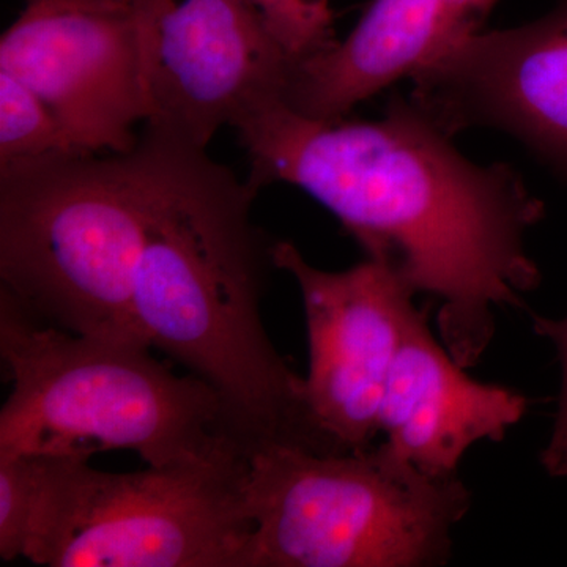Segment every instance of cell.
I'll list each match as a JSON object with an SVG mask.
<instances>
[{
	"label": "cell",
	"mask_w": 567,
	"mask_h": 567,
	"mask_svg": "<svg viewBox=\"0 0 567 567\" xmlns=\"http://www.w3.org/2000/svg\"><path fill=\"white\" fill-rule=\"evenodd\" d=\"M410 80V102L442 132L498 130L567 182V0L518 28L476 33Z\"/></svg>",
	"instance_id": "30bf717a"
},
{
	"label": "cell",
	"mask_w": 567,
	"mask_h": 567,
	"mask_svg": "<svg viewBox=\"0 0 567 567\" xmlns=\"http://www.w3.org/2000/svg\"><path fill=\"white\" fill-rule=\"evenodd\" d=\"M533 327L537 336L546 338L557 350L561 365V390L558 395V409L555 413L550 440L540 454V464L548 475L567 477V316L565 319H544L533 317Z\"/></svg>",
	"instance_id": "2e32d148"
},
{
	"label": "cell",
	"mask_w": 567,
	"mask_h": 567,
	"mask_svg": "<svg viewBox=\"0 0 567 567\" xmlns=\"http://www.w3.org/2000/svg\"><path fill=\"white\" fill-rule=\"evenodd\" d=\"M234 126L249 185L305 189L368 259L439 301L440 338L465 369L491 346L496 309L539 286L525 238L544 218L543 200L509 164L465 158L405 96L374 122L309 117L275 96Z\"/></svg>",
	"instance_id": "6da1fadb"
},
{
	"label": "cell",
	"mask_w": 567,
	"mask_h": 567,
	"mask_svg": "<svg viewBox=\"0 0 567 567\" xmlns=\"http://www.w3.org/2000/svg\"><path fill=\"white\" fill-rule=\"evenodd\" d=\"M245 567H431L450 561L472 495L379 445L342 454L264 445L249 453Z\"/></svg>",
	"instance_id": "5b68a950"
},
{
	"label": "cell",
	"mask_w": 567,
	"mask_h": 567,
	"mask_svg": "<svg viewBox=\"0 0 567 567\" xmlns=\"http://www.w3.org/2000/svg\"><path fill=\"white\" fill-rule=\"evenodd\" d=\"M271 259L292 275L303 298V393L312 423L338 453L374 445L388 377L417 309L415 290L368 257L347 270L324 271L290 241H274Z\"/></svg>",
	"instance_id": "9c48e42d"
},
{
	"label": "cell",
	"mask_w": 567,
	"mask_h": 567,
	"mask_svg": "<svg viewBox=\"0 0 567 567\" xmlns=\"http://www.w3.org/2000/svg\"><path fill=\"white\" fill-rule=\"evenodd\" d=\"M145 126L207 148L224 125L282 99L292 61L246 0H133Z\"/></svg>",
	"instance_id": "52a82bcc"
},
{
	"label": "cell",
	"mask_w": 567,
	"mask_h": 567,
	"mask_svg": "<svg viewBox=\"0 0 567 567\" xmlns=\"http://www.w3.org/2000/svg\"><path fill=\"white\" fill-rule=\"evenodd\" d=\"M37 456L0 458V558H24L39 498Z\"/></svg>",
	"instance_id": "9a60e30c"
},
{
	"label": "cell",
	"mask_w": 567,
	"mask_h": 567,
	"mask_svg": "<svg viewBox=\"0 0 567 567\" xmlns=\"http://www.w3.org/2000/svg\"><path fill=\"white\" fill-rule=\"evenodd\" d=\"M151 350L40 323L0 292V354L11 382L0 458L133 451L164 466L251 450L221 395L197 375L174 374Z\"/></svg>",
	"instance_id": "3957f363"
},
{
	"label": "cell",
	"mask_w": 567,
	"mask_h": 567,
	"mask_svg": "<svg viewBox=\"0 0 567 567\" xmlns=\"http://www.w3.org/2000/svg\"><path fill=\"white\" fill-rule=\"evenodd\" d=\"M293 63L309 61L338 43L330 0H246Z\"/></svg>",
	"instance_id": "5bb4252c"
},
{
	"label": "cell",
	"mask_w": 567,
	"mask_h": 567,
	"mask_svg": "<svg viewBox=\"0 0 567 567\" xmlns=\"http://www.w3.org/2000/svg\"><path fill=\"white\" fill-rule=\"evenodd\" d=\"M0 70L47 103L82 153L125 155L147 122L133 0H22Z\"/></svg>",
	"instance_id": "ba28073f"
},
{
	"label": "cell",
	"mask_w": 567,
	"mask_h": 567,
	"mask_svg": "<svg viewBox=\"0 0 567 567\" xmlns=\"http://www.w3.org/2000/svg\"><path fill=\"white\" fill-rule=\"evenodd\" d=\"M147 226L133 308L147 344L221 395L241 439L336 454L305 402V377L260 316L271 245L251 221L256 188L197 147L145 126Z\"/></svg>",
	"instance_id": "7a4b0ae2"
},
{
	"label": "cell",
	"mask_w": 567,
	"mask_h": 567,
	"mask_svg": "<svg viewBox=\"0 0 567 567\" xmlns=\"http://www.w3.org/2000/svg\"><path fill=\"white\" fill-rule=\"evenodd\" d=\"M527 410L524 394L466 374L416 309L380 406V434L395 453L425 475L454 476L470 447L505 439Z\"/></svg>",
	"instance_id": "8fae6325"
},
{
	"label": "cell",
	"mask_w": 567,
	"mask_h": 567,
	"mask_svg": "<svg viewBox=\"0 0 567 567\" xmlns=\"http://www.w3.org/2000/svg\"><path fill=\"white\" fill-rule=\"evenodd\" d=\"M249 447L115 473L37 456L39 498L24 558L50 567H245Z\"/></svg>",
	"instance_id": "8992f818"
},
{
	"label": "cell",
	"mask_w": 567,
	"mask_h": 567,
	"mask_svg": "<svg viewBox=\"0 0 567 567\" xmlns=\"http://www.w3.org/2000/svg\"><path fill=\"white\" fill-rule=\"evenodd\" d=\"M147 204L141 144L0 167V292L40 323L151 347L133 308Z\"/></svg>",
	"instance_id": "277c9868"
},
{
	"label": "cell",
	"mask_w": 567,
	"mask_h": 567,
	"mask_svg": "<svg viewBox=\"0 0 567 567\" xmlns=\"http://www.w3.org/2000/svg\"><path fill=\"white\" fill-rule=\"evenodd\" d=\"M496 0H372L344 41L293 63L282 100L317 118L344 117L484 31Z\"/></svg>",
	"instance_id": "7c38bea8"
},
{
	"label": "cell",
	"mask_w": 567,
	"mask_h": 567,
	"mask_svg": "<svg viewBox=\"0 0 567 567\" xmlns=\"http://www.w3.org/2000/svg\"><path fill=\"white\" fill-rule=\"evenodd\" d=\"M82 153L31 87L0 70V167Z\"/></svg>",
	"instance_id": "4fadbf2b"
}]
</instances>
